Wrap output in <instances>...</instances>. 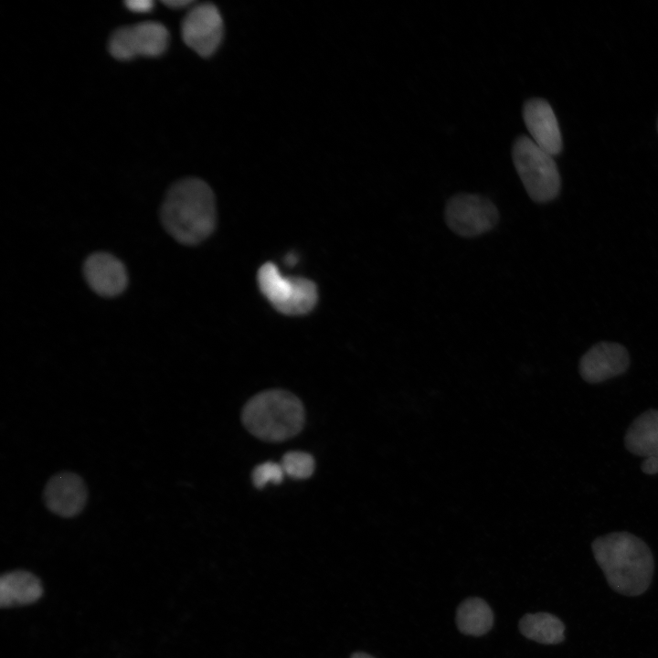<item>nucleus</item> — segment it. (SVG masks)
Wrapping results in <instances>:
<instances>
[{
  "label": "nucleus",
  "mask_w": 658,
  "mask_h": 658,
  "mask_svg": "<svg viewBox=\"0 0 658 658\" xmlns=\"http://www.w3.org/2000/svg\"><path fill=\"white\" fill-rule=\"evenodd\" d=\"M493 623V611L480 598H468L457 609L456 624L463 634L482 636L491 630Z\"/></svg>",
  "instance_id": "nucleus-16"
},
{
  "label": "nucleus",
  "mask_w": 658,
  "mask_h": 658,
  "mask_svg": "<svg viewBox=\"0 0 658 658\" xmlns=\"http://www.w3.org/2000/svg\"><path fill=\"white\" fill-rule=\"evenodd\" d=\"M126 7L135 13H145L153 8L154 2L150 0H130L125 2Z\"/></svg>",
  "instance_id": "nucleus-19"
},
{
  "label": "nucleus",
  "mask_w": 658,
  "mask_h": 658,
  "mask_svg": "<svg viewBox=\"0 0 658 658\" xmlns=\"http://www.w3.org/2000/svg\"><path fill=\"white\" fill-rule=\"evenodd\" d=\"M296 261H297V257H296V255H294V254H292V253L287 255V257H286V263H287L288 265L293 266V265L296 263Z\"/></svg>",
  "instance_id": "nucleus-22"
},
{
  "label": "nucleus",
  "mask_w": 658,
  "mask_h": 658,
  "mask_svg": "<svg viewBox=\"0 0 658 658\" xmlns=\"http://www.w3.org/2000/svg\"><path fill=\"white\" fill-rule=\"evenodd\" d=\"M351 658H374V657L367 653H356L351 656Z\"/></svg>",
  "instance_id": "nucleus-23"
},
{
  "label": "nucleus",
  "mask_w": 658,
  "mask_h": 658,
  "mask_svg": "<svg viewBox=\"0 0 658 658\" xmlns=\"http://www.w3.org/2000/svg\"><path fill=\"white\" fill-rule=\"evenodd\" d=\"M499 219L495 205L487 197L462 193L449 199L445 221L456 234L472 238L493 229Z\"/></svg>",
  "instance_id": "nucleus-6"
},
{
  "label": "nucleus",
  "mask_w": 658,
  "mask_h": 658,
  "mask_svg": "<svg viewBox=\"0 0 658 658\" xmlns=\"http://www.w3.org/2000/svg\"><path fill=\"white\" fill-rule=\"evenodd\" d=\"M520 632L529 640L543 644H558L565 639V625L548 612L527 613L518 624Z\"/></svg>",
  "instance_id": "nucleus-15"
},
{
  "label": "nucleus",
  "mask_w": 658,
  "mask_h": 658,
  "mask_svg": "<svg viewBox=\"0 0 658 658\" xmlns=\"http://www.w3.org/2000/svg\"><path fill=\"white\" fill-rule=\"evenodd\" d=\"M164 4L170 8L178 9L186 7L187 5H191L192 4H194V2L189 0H169L164 1Z\"/></svg>",
  "instance_id": "nucleus-21"
},
{
  "label": "nucleus",
  "mask_w": 658,
  "mask_h": 658,
  "mask_svg": "<svg viewBox=\"0 0 658 658\" xmlns=\"http://www.w3.org/2000/svg\"><path fill=\"white\" fill-rule=\"evenodd\" d=\"M160 218L165 231L177 242L196 245L208 238L216 227L214 193L201 179L179 180L167 191Z\"/></svg>",
  "instance_id": "nucleus-2"
},
{
  "label": "nucleus",
  "mask_w": 658,
  "mask_h": 658,
  "mask_svg": "<svg viewBox=\"0 0 658 658\" xmlns=\"http://www.w3.org/2000/svg\"><path fill=\"white\" fill-rule=\"evenodd\" d=\"M627 349L612 342H600L580 358L578 370L588 383L597 384L623 374L629 367Z\"/></svg>",
  "instance_id": "nucleus-9"
},
{
  "label": "nucleus",
  "mask_w": 658,
  "mask_h": 658,
  "mask_svg": "<svg viewBox=\"0 0 658 658\" xmlns=\"http://www.w3.org/2000/svg\"><path fill=\"white\" fill-rule=\"evenodd\" d=\"M515 170L528 196L536 202H548L558 195L561 180L553 155L531 138L521 136L513 145Z\"/></svg>",
  "instance_id": "nucleus-4"
},
{
  "label": "nucleus",
  "mask_w": 658,
  "mask_h": 658,
  "mask_svg": "<svg viewBox=\"0 0 658 658\" xmlns=\"http://www.w3.org/2000/svg\"><path fill=\"white\" fill-rule=\"evenodd\" d=\"M641 469L645 474L653 475L658 473V458H645L642 462Z\"/></svg>",
  "instance_id": "nucleus-20"
},
{
  "label": "nucleus",
  "mask_w": 658,
  "mask_h": 658,
  "mask_svg": "<svg viewBox=\"0 0 658 658\" xmlns=\"http://www.w3.org/2000/svg\"><path fill=\"white\" fill-rule=\"evenodd\" d=\"M523 118L531 140L551 155L562 150V136L557 117L550 104L539 98L527 101Z\"/></svg>",
  "instance_id": "nucleus-12"
},
{
  "label": "nucleus",
  "mask_w": 658,
  "mask_h": 658,
  "mask_svg": "<svg viewBox=\"0 0 658 658\" xmlns=\"http://www.w3.org/2000/svg\"><path fill=\"white\" fill-rule=\"evenodd\" d=\"M596 562L610 587L624 596H638L652 581L654 561L648 545L629 532H612L591 544Z\"/></svg>",
  "instance_id": "nucleus-1"
},
{
  "label": "nucleus",
  "mask_w": 658,
  "mask_h": 658,
  "mask_svg": "<svg viewBox=\"0 0 658 658\" xmlns=\"http://www.w3.org/2000/svg\"><path fill=\"white\" fill-rule=\"evenodd\" d=\"M284 474L281 463L266 462L254 468L251 478L257 488H262L269 483H281Z\"/></svg>",
  "instance_id": "nucleus-18"
},
{
  "label": "nucleus",
  "mask_w": 658,
  "mask_h": 658,
  "mask_svg": "<svg viewBox=\"0 0 658 658\" xmlns=\"http://www.w3.org/2000/svg\"><path fill=\"white\" fill-rule=\"evenodd\" d=\"M39 580L27 571H13L0 578V605L10 607L37 601L42 595Z\"/></svg>",
  "instance_id": "nucleus-14"
},
{
  "label": "nucleus",
  "mask_w": 658,
  "mask_h": 658,
  "mask_svg": "<svg viewBox=\"0 0 658 658\" xmlns=\"http://www.w3.org/2000/svg\"><path fill=\"white\" fill-rule=\"evenodd\" d=\"M223 19L211 3L191 6L183 19L181 32L185 43L201 57L216 52L223 38Z\"/></svg>",
  "instance_id": "nucleus-8"
},
{
  "label": "nucleus",
  "mask_w": 658,
  "mask_h": 658,
  "mask_svg": "<svg viewBox=\"0 0 658 658\" xmlns=\"http://www.w3.org/2000/svg\"><path fill=\"white\" fill-rule=\"evenodd\" d=\"M241 419L252 435L277 442L301 431L304 423V409L293 394L271 389L252 397L244 406Z\"/></svg>",
  "instance_id": "nucleus-3"
},
{
  "label": "nucleus",
  "mask_w": 658,
  "mask_h": 658,
  "mask_svg": "<svg viewBox=\"0 0 658 658\" xmlns=\"http://www.w3.org/2000/svg\"><path fill=\"white\" fill-rule=\"evenodd\" d=\"M83 274L90 289L103 297L121 294L128 284L125 266L119 259L107 252L90 254L84 261Z\"/></svg>",
  "instance_id": "nucleus-11"
},
{
  "label": "nucleus",
  "mask_w": 658,
  "mask_h": 658,
  "mask_svg": "<svg viewBox=\"0 0 658 658\" xmlns=\"http://www.w3.org/2000/svg\"><path fill=\"white\" fill-rule=\"evenodd\" d=\"M169 34L158 22L146 21L117 29L111 37L109 50L118 59H131L136 56L155 57L167 48Z\"/></svg>",
  "instance_id": "nucleus-7"
},
{
  "label": "nucleus",
  "mask_w": 658,
  "mask_h": 658,
  "mask_svg": "<svg viewBox=\"0 0 658 658\" xmlns=\"http://www.w3.org/2000/svg\"><path fill=\"white\" fill-rule=\"evenodd\" d=\"M281 465L288 476L294 479L309 478L314 471L312 455L302 451H289L281 459Z\"/></svg>",
  "instance_id": "nucleus-17"
},
{
  "label": "nucleus",
  "mask_w": 658,
  "mask_h": 658,
  "mask_svg": "<svg viewBox=\"0 0 658 658\" xmlns=\"http://www.w3.org/2000/svg\"><path fill=\"white\" fill-rule=\"evenodd\" d=\"M624 445L636 456L658 458V409H648L631 423Z\"/></svg>",
  "instance_id": "nucleus-13"
},
{
  "label": "nucleus",
  "mask_w": 658,
  "mask_h": 658,
  "mask_svg": "<svg viewBox=\"0 0 658 658\" xmlns=\"http://www.w3.org/2000/svg\"><path fill=\"white\" fill-rule=\"evenodd\" d=\"M257 281L261 293L283 314L308 313L317 302L318 292L312 281L284 276L272 262H266L259 269Z\"/></svg>",
  "instance_id": "nucleus-5"
},
{
  "label": "nucleus",
  "mask_w": 658,
  "mask_h": 658,
  "mask_svg": "<svg viewBox=\"0 0 658 658\" xmlns=\"http://www.w3.org/2000/svg\"><path fill=\"white\" fill-rule=\"evenodd\" d=\"M87 498L83 480L69 472L51 477L44 490V501L48 510L66 518L78 515L85 507Z\"/></svg>",
  "instance_id": "nucleus-10"
}]
</instances>
